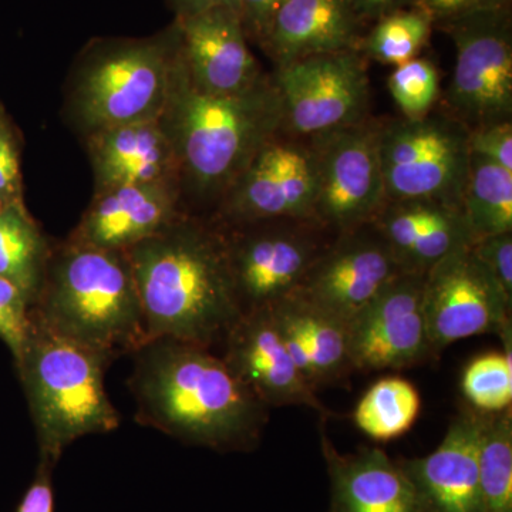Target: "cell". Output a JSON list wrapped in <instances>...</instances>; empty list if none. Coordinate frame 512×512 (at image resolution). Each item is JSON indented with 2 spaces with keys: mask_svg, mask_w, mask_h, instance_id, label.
<instances>
[{
  "mask_svg": "<svg viewBox=\"0 0 512 512\" xmlns=\"http://www.w3.org/2000/svg\"><path fill=\"white\" fill-rule=\"evenodd\" d=\"M128 387L136 420L217 453H251L261 444L269 407L249 392L220 355L194 343L148 339L133 353Z\"/></svg>",
  "mask_w": 512,
  "mask_h": 512,
  "instance_id": "obj_1",
  "label": "cell"
},
{
  "mask_svg": "<svg viewBox=\"0 0 512 512\" xmlns=\"http://www.w3.org/2000/svg\"><path fill=\"white\" fill-rule=\"evenodd\" d=\"M124 252L148 339L221 345L242 311L217 221L184 212Z\"/></svg>",
  "mask_w": 512,
  "mask_h": 512,
  "instance_id": "obj_2",
  "label": "cell"
},
{
  "mask_svg": "<svg viewBox=\"0 0 512 512\" xmlns=\"http://www.w3.org/2000/svg\"><path fill=\"white\" fill-rule=\"evenodd\" d=\"M161 126L173 144L183 195L222 200L266 141L284 127L274 76L234 94H208L192 86L180 53Z\"/></svg>",
  "mask_w": 512,
  "mask_h": 512,
  "instance_id": "obj_3",
  "label": "cell"
},
{
  "mask_svg": "<svg viewBox=\"0 0 512 512\" xmlns=\"http://www.w3.org/2000/svg\"><path fill=\"white\" fill-rule=\"evenodd\" d=\"M32 319L111 362L133 355L148 340L126 252L70 239L50 249Z\"/></svg>",
  "mask_w": 512,
  "mask_h": 512,
  "instance_id": "obj_4",
  "label": "cell"
},
{
  "mask_svg": "<svg viewBox=\"0 0 512 512\" xmlns=\"http://www.w3.org/2000/svg\"><path fill=\"white\" fill-rule=\"evenodd\" d=\"M110 363L32 319L15 365L35 424L39 463L55 468L74 441L119 429L120 414L104 386Z\"/></svg>",
  "mask_w": 512,
  "mask_h": 512,
  "instance_id": "obj_5",
  "label": "cell"
},
{
  "mask_svg": "<svg viewBox=\"0 0 512 512\" xmlns=\"http://www.w3.org/2000/svg\"><path fill=\"white\" fill-rule=\"evenodd\" d=\"M181 53L177 19L143 39L93 40L80 56L70 110L84 133L158 120Z\"/></svg>",
  "mask_w": 512,
  "mask_h": 512,
  "instance_id": "obj_6",
  "label": "cell"
},
{
  "mask_svg": "<svg viewBox=\"0 0 512 512\" xmlns=\"http://www.w3.org/2000/svg\"><path fill=\"white\" fill-rule=\"evenodd\" d=\"M377 151L386 201L460 205L466 187L468 128L443 109L420 119L377 121Z\"/></svg>",
  "mask_w": 512,
  "mask_h": 512,
  "instance_id": "obj_7",
  "label": "cell"
},
{
  "mask_svg": "<svg viewBox=\"0 0 512 512\" xmlns=\"http://www.w3.org/2000/svg\"><path fill=\"white\" fill-rule=\"evenodd\" d=\"M218 225L242 315L269 308L298 291L313 262L335 237L315 220Z\"/></svg>",
  "mask_w": 512,
  "mask_h": 512,
  "instance_id": "obj_8",
  "label": "cell"
},
{
  "mask_svg": "<svg viewBox=\"0 0 512 512\" xmlns=\"http://www.w3.org/2000/svg\"><path fill=\"white\" fill-rule=\"evenodd\" d=\"M437 28L456 49L443 110L468 130L512 120L511 8L476 13Z\"/></svg>",
  "mask_w": 512,
  "mask_h": 512,
  "instance_id": "obj_9",
  "label": "cell"
},
{
  "mask_svg": "<svg viewBox=\"0 0 512 512\" xmlns=\"http://www.w3.org/2000/svg\"><path fill=\"white\" fill-rule=\"evenodd\" d=\"M366 57L359 50L306 57L275 69L284 130L311 138L365 123L370 114Z\"/></svg>",
  "mask_w": 512,
  "mask_h": 512,
  "instance_id": "obj_10",
  "label": "cell"
},
{
  "mask_svg": "<svg viewBox=\"0 0 512 512\" xmlns=\"http://www.w3.org/2000/svg\"><path fill=\"white\" fill-rule=\"evenodd\" d=\"M423 311L433 356L458 340L487 333L512 350V302L471 247L447 255L426 272Z\"/></svg>",
  "mask_w": 512,
  "mask_h": 512,
  "instance_id": "obj_11",
  "label": "cell"
},
{
  "mask_svg": "<svg viewBox=\"0 0 512 512\" xmlns=\"http://www.w3.org/2000/svg\"><path fill=\"white\" fill-rule=\"evenodd\" d=\"M308 140L316 165L313 220L332 235L373 222L386 204L375 121Z\"/></svg>",
  "mask_w": 512,
  "mask_h": 512,
  "instance_id": "obj_12",
  "label": "cell"
},
{
  "mask_svg": "<svg viewBox=\"0 0 512 512\" xmlns=\"http://www.w3.org/2000/svg\"><path fill=\"white\" fill-rule=\"evenodd\" d=\"M315 156L308 138L279 130L218 202L222 225L269 220H313Z\"/></svg>",
  "mask_w": 512,
  "mask_h": 512,
  "instance_id": "obj_13",
  "label": "cell"
},
{
  "mask_svg": "<svg viewBox=\"0 0 512 512\" xmlns=\"http://www.w3.org/2000/svg\"><path fill=\"white\" fill-rule=\"evenodd\" d=\"M424 275L402 274L348 323L353 370H403L431 353L423 311Z\"/></svg>",
  "mask_w": 512,
  "mask_h": 512,
  "instance_id": "obj_14",
  "label": "cell"
},
{
  "mask_svg": "<svg viewBox=\"0 0 512 512\" xmlns=\"http://www.w3.org/2000/svg\"><path fill=\"white\" fill-rule=\"evenodd\" d=\"M406 274L373 222L335 235L298 292L349 323L397 276Z\"/></svg>",
  "mask_w": 512,
  "mask_h": 512,
  "instance_id": "obj_15",
  "label": "cell"
},
{
  "mask_svg": "<svg viewBox=\"0 0 512 512\" xmlns=\"http://www.w3.org/2000/svg\"><path fill=\"white\" fill-rule=\"evenodd\" d=\"M221 346L232 375L269 409L303 406L323 420L333 416L293 362L268 308L244 313Z\"/></svg>",
  "mask_w": 512,
  "mask_h": 512,
  "instance_id": "obj_16",
  "label": "cell"
},
{
  "mask_svg": "<svg viewBox=\"0 0 512 512\" xmlns=\"http://www.w3.org/2000/svg\"><path fill=\"white\" fill-rule=\"evenodd\" d=\"M177 19L181 55L192 86L208 94H234L254 86L266 73L231 5L215 6Z\"/></svg>",
  "mask_w": 512,
  "mask_h": 512,
  "instance_id": "obj_17",
  "label": "cell"
},
{
  "mask_svg": "<svg viewBox=\"0 0 512 512\" xmlns=\"http://www.w3.org/2000/svg\"><path fill=\"white\" fill-rule=\"evenodd\" d=\"M320 448L330 484L328 512H430L400 461L382 448L340 453L323 429Z\"/></svg>",
  "mask_w": 512,
  "mask_h": 512,
  "instance_id": "obj_18",
  "label": "cell"
},
{
  "mask_svg": "<svg viewBox=\"0 0 512 512\" xmlns=\"http://www.w3.org/2000/svg\"><path fill=\"white\" fill-rule=\"evenodd\" d=\"M187 212L180 188L120 185L96 190L92 204L70 241L101 249L126 251Z\"/></svg>",
  "mask_w": 512,
  "mask_h": 512,
  "instance_id": "obj_19",
  "label": "cell"
},
{
  "mask_svg": "<svg viewBox=\"0 0 512 512\" xmlns=\"http://www.w3.org/2000/svg\"><path fill=\"white\" fill-rule=\"evenodd\" d=\"M484 413L464 409L448 426L440 446L400 464L430 512H481L478 451Z\"/></svg>",
  "mask_w": 512,
  "mask_h": 512,
  "instance_id": "obj_20",
  "label": "cell"
},
{
  "mask_svg": "<svg viewBox=\"0 0 512 512\" xmlns=\"http://www.w3.org/2000/svg\"><path fill=\"white\" fill-rule=\"evenodd\" d=\"M97 190L120 185L181 188V171L160 119L123 124L87 134Z\"/></svg>",
  "mask_w": 512,
  "mask_h": 512,
  "instance_id": "obj_21",
  "label": "cell"
},
{
  "mask_svg": "<svg viewBox=\"0 0 512 512\" xmlns=\"http://www.w3.org/2000/svg\"><path fill=\"white\" fill-rule=\"evenodd\" d=\"M373 224L409 274L426 275L447 255L474 244L460 205L446 202L386 201Z\"/></svg>",
  "mask_w": 512,
  "mask_h": 512,
  "instance_id": "obj_22",
  "label": "cell"
},
{
  "mask_svg": "<svg viewBox=\"0 0 512 512\" xmlns=\"http://www.w3.org/2000/svg\"><path fill=\"white\" fill-rule=\"evenodd\" d=\"M293 362L313 389L352 372L348 322L295 291L269 306Z\"/></svg>",
  "mask_w": 512,
  "mask_h": 512,
  "instance_id": "obj_23",
  "label": "cell"
},
{
  "mask_svg": "<svg viewBox=\"0 0 512 512\" xmlns=\"http://www.w3.org/2000/svg\"><path fill=\"white\" fill-rule=\"evenodd\" d=\"M362 29L348 0H286L261 49L279 69L306 57L359 50Z\"/></svg>",
  "mask_w": 512,
  "mask_h": 512,
  "instance_id": "obj_24",
  "label": "cell"
},
{
  "mask_svg": "<svg viewBox=\"0 0 512 512\" xmlns=\"http://www.w3.org/2000/svg\"><path fill=\"white\" fill-rule=\"evenodd\" d=\"M50 249L25 204L6 205L0 211V278L22 289L32 305L42 286Z\"/></svg>",
  "mask_w": 512,
  "mask_h": 512,
  "instance_id": "obj_25",
  "label": "cell"
},
{
  "mask_svg": "<svg viewBox=\"0 0 512 512\" xmlns=\"http://www.w3.org/2000/svg\"><path fill=\"white\" fill-rule=\"evenodd\" d=\"M461 210L474 242L512 232V171L470 154Z\"/></svg>",
  "mask_w": 512,
  "mask_h": 512,
  "instance_id": "obj_26",
  "label": "cell"
},
{
  "mask_svg": "<svg viewBox=\"0 0 512 512\" xmlns=\"http://www.w3.org/2000/svg\"><path fill=\"white\" fill-rule=\"evenodd\" d=\"M420 406V394L409 380L384 377L363 394L353 421L370 439L389 441L412 429Z\"/></svg>",
  "mask_w": 512,
  "mask_h": 512,
  "instance_id": "obj_27",
  "label": "cell"
},
{
  "mask_svg": "<svg viewBox=\"0 0 512 512\" xmlns=\"http://www.w3.org/2000/svg\"><path fill=\"white\" fill-rule=\"evenodd\" d=\"M481 512H512V412L484 413L478 451Z\"/></svg>",
  "mask_w": 512,
  "mask_h": 512,
  "instance_id": "obj_28",
  "label": "cell"
},
{
  "mask_svg": "<svg viewBox=\"0 0 512 512\" xmlns=\"http://www.w3.org/2000/svg\"><path fill=\"white\" fill-rule=\"evenodd\" d=\"M433 29V20L421 10L413 6L397 10L377 20L363 36L359 52L367 59L399 67L419 57L429 45Z\"/></svg>",
  "mask_w": 512,
  "mask_h": 512,
  "instance_id": "obj_29",
  "label": "cell"
},
{
  "mask_svg": "<svg viewBox=\"0 0 512 512\" xmlns=\"http://www.w3.org/2000/svg\"><path fill=\"white\" fill-rule=\"evenodd\" d=\"M461 392L471 409L498 413L512 403V353L490 352L468 363L461 376Z\"/></svg>",
  "mask_w": 512,
  "mask_h": 512,
  "instance_id": "obj_30",
  "label": "cell"
},
{
  "mask_svg": "<svg viewBox=\"0 0 512 512\" xmlns=\"http://www.w3.org/2000/svg\"><path fill=\"white\" fill-rule=\"evenodd\" d=\"M389 92L406 119H420L436 109L440 97V74L429 59L416 57L390 74Z\"/></svg>",
  "mask_w": 512,
  "mask_h": 512,
  "instance_id": "obj_31",
  "label": "cell"
},
{
  "mask_svg": "<svg viewBox=\"0 0 512 512\" xmlns=\"http://www.w3.org/2000/svg\"><path fill=\"white\" fill-rule=\"evenodd\" d=\"M32 329V303L22 289L0 278V339L6 343L13 359L25 348Z\"/></svg>",
  "mask_w": 512,
  "mask_h": 512,
  "instance_id": "obj_32",
  "label": "cell"
},
{
  "mask_svg": "<svg viewBox=\"0 0 512 512\" xmlns=\"http://www.w3.org/2000/svg\"><path fill=\"white\" fill-rule=\"evenodd\" d=\"M468 148L473 156L512 171V120L470 128Z\"/></svg>",
  "mask_w": 512,
  "mask_h": 512,
  "instance_id": "obj_33",
  "label": "cell"
},
{
  "mask_svg": "<svg viewBox=\"0 0 512 512\" xmlns=\"http://www.w3.org/2000/svg\"><path fill=\"white\" fill-rule=\"evenodd\" d=\"M471 251L512 302V232L478 239Z\"/></svg>",
  "mask_w": 512,
  "mask_h": 512,
  "instance_id": "obj_34",
  "label": "cell"
},
{
  "mask_svg": "<svg viewBox=\"0 0 512 512\" xmlns=\"http://www.w3.org/2000/svg\"><path fill=\"white\" fill-rule=\"evenodd\" d=\"M0 200L5 205L23 204L18 140L6 119L0 120Z\"/></svg>",
  "mask_w": 512,
  "mask_h": 512,
  "instance_id": "obj_35",
  "label": "cell"
},
{
  "mask_svg": "<svg viewBox=\"0 0 512 512\" xmlns=\"http://www.w3.org/2000/svg\"><path fill=\"white\" fill-rule=\"evenodd\" d=\"M412 6L426 13L437 28L476 13L511 8V0H412Z\"/></svg>",
  "mask_w": 512,
  "mask_h": 512,
  "instance_id": "obj_36",
  "label": "cell"
},
{
  "mask_svg": "<svg viewBox=\"0 0 512 512\" xmlns=\"http://www.w3.org/2000/svg\"><path fill=\"white\" fill-rule=\"evenodd\" d=\"M286 0H237V9L249 42L264 46L276 13Z\"/></svg>",
  "mask_w": 512,
  "mask_h": 512,
  "instance_id": "obj_37",
  "label": "cell"
},
{
  "mask_svg": "<svg viewBox=\"0 0 512 512\" xmlns=\"http://www.w3.org/2000/svg\"><path fill=\"white\" fill-rule=\"evenodd\" d=\"M53 470L55 468L39 463L35 478L23 495L16 512H55Z\"/></svg>",
  "mask_w": 512,
  "mask_h": 512,
  "instance_id": "obj_38",
  "label": "cell"
},
{
  "mask_svg": "<svg viewBox=\"0 0 512 512\" xmlns=\"http://www.w3.org/2000/svg\"><path fill=\"white\" fill-rule=\"evenodd\" d=\"M348 2L363 22L365 20L377 22L390 13L412 6V0H348Z\"/></svg>",
  "mask_w": 512,
  "mask_h": 512,
  "instance_id": "obj_39",
  "label": "cell"
},
{
  "mask_svg": "<svg viewBox=\"0 0 512 512\" xmlns=\"http://www.w3.org/2000/svg\"><path fill=\"white\" fill-rule=\"evenodd\" d=\"M175 13V18L195 15L215 6L231 5L237 8V0H168Z\"/></svg>",
  "mask_w": 512,
  "mask_h": 512,
  "instance_id": "obj_40",
  "label": "cell"
},
{
  "mask_svg": "<svg viewBox=\"0 0 512 512\" xmlns=\"http://www.w3.org/2000/svg\"><path fill=\"white\" fill-rule=\"evenodd\" d=\"M5 119V113H3V107L2 104H0V120Z\"/></svg>",
  "mask_w": 512,
  "mask_h": 512,
  "instance_id": "obj_41",
  "label": "cell"
},
{
  "mask_svg": "<svg viewBox=\"0 0 512 512\" xmlns=\"http://www.w3.org/2000/svg\"><path fill=\"white\" fill-rule=\"evenodd\" d=\"M5 207H6V205L3 204L2 200H0V211H2L3 208H5Z\"/></svg>",
  "mask_w": 512,
  "mask_h": 512,
  "instance_id": "obj_42",
  "label": "cell"
}]
</instances>
